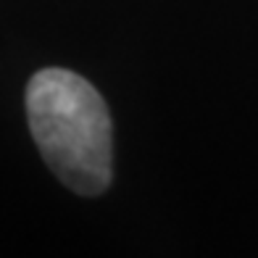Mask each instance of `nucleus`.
Returning a JSON list of instances; mask_svg holds the SVG:
<instances>
[{"label":"nucleus","instance_id":"1","mask_svg":"<svg viewBox=\"0 0 258 258\" xmlns=\"http://www.w3.org/2000/svg\"><path fill=\"white\" fill-rule=\"evenodd\" d=\"M27 119L45 163L69 190L100 195L113 177V129L100 92L66 69H42L27 85Z\"/></svg>","mask_w":258,"mask_h":258}]
</instances>
